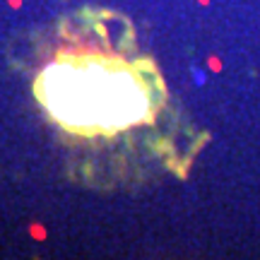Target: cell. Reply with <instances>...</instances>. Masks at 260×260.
Here are the masks:
<instances>
[{"label": "cell", "mask_w": 260, "mask_h": 260, "mask_svg": "<svg viewBox=\"0 0 260 260\" xmlns=\"http://www.w3.org/2000/svg\"><path fill=\"white\" fill-rule=\"evenodd\" d=\"M31 89L87 183L183 174L193 149L154 58L140 53L135 29L111 10H80L41 41Z\"/></svg>", "instance_id": "cell-1"}]
</instances>
